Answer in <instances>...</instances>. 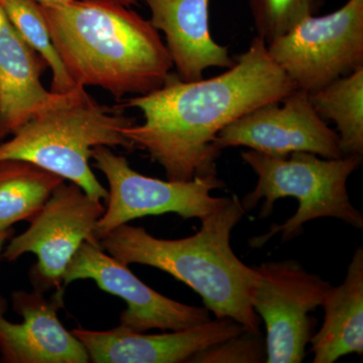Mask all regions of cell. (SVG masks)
I'll list each match as a JSON object with an SVG mask.
<instances>
[{
	"label": "cell",
	"instance_id": "6da1fadb",
	"mask_svg": "<svg viewBox=\"0 0 363 363\" xmlns=\"http://www.w3.org/2000/svg\"><path fill=\"white\" fill-rule=\"evenodd\" d=\"M295 89L269 57L266 42L255 37L235 64L218 76L184 81L169 73L159 89L121 102V106L138 109L143 116L142 124H131L123 133L164 169L169 181L216 176L218 133L247 112L279 101Z\"/></svg>",
	"mask_w": 363,
	"mask_h": 363
},
{
	"label": "cell",
	"instance_id": "7a4b0ae2",
	"mask_svg": "<svg viewBox=\"0 0 363 363\" xmlns=\"http://www.w3.org/2000/svg\"><path fill=\"white\" fill-rule=\"evenodd\" d=\"M55 48L77 86L117 100L159 89L173 62L159 30L116 0L40 4Z\"/></svg>",
	"mask_w": 363,
	"mask_h": 363
},
{
	"label": "cell",
	"instance_id": "3957f363",
	"mask_svg": "<svg viewBox=\"0 0 363 363\" xmlns=\"http://www.w3.org/2000/svg\"><path fill=\"white\" fill-rule=\"evenodd\" d=\"M245 213L238 199L228 198L203 217L200 230L189 238L162 240L143 227L126 223L105 236L99 245L128 266L156 267L183 281L201 296L205 308L217 319H231L247 330L260 332L259 317L250 302L257 269L243 264L230 245L231 233Z\"/></svg>",
	"mask_w": 363,
	"mask_h": 363
},
{
	"label": "cell",
	"instance_id": "277c9868",
	"mask_svg": "<svg viewBox=\"0 0 363 363\" xmlns=\"http://www.w3.org/2000/svg\"><path fill=\"white\" fill-rule=\"evenodd\" d=\"M123 107L95 101L87 92L33 117L9 140L0 143V161L23 160L76 184L95 200H107L108 191L90 167L94 147L135 149L123 130L135 123Z\"/></svg>",
	"mask_w": 363,
	"mask_h": 363
},
{
	"label": "cell",
	"instance_id": "5b68a950",
	"mask_svg": "<svg viewBox=\"0 0 363 363\" xmlns=\"http://www.w3.org/2000/svg\"><path fill=\"white\" fill-rule=\"evenodd\" d=\"M241 159L257 174V183L243 197L245 211L264 199L259 216H269L274 202L283 198L298 200L297 212L281 224H274L266 234L253 238L250 247H262L276 234L286 242L297 238L309 221L336 218L357 229L363 228L362 212L351 204L348 178L362 164V156L350 155L340 159H324L312 152H292L274 157L253 150L241 152Z\"/></svg>",
	"mask_w": 363,
	"mask_h": 363
},
{
	"label": "cell",
	"instance_id": "8992f818",
	"mask_svg": "<svg viewBox=\"0 0 363 363\" xmlns=\"http://www.w3.org/2000/svg\"><path fill=\"white\" fill-rule=\"evenodd\" d=\"M91 159L109 185L106 209L95 227L98 241L117 227L145 216L175 213L201 220L228 199L211 196L212 191L224 187L217 175L186 182L160 180L135 171L125 157L105 145L94 147Z\"/></svg>",
	"mask_w": 363,
	"mask_h": 363
},
{
	"label": "cell",
	"instance_id": "52a82bcc",
	"mask_svg": "<svg viewBox=\"0 0 363 363\" xmlns=\"http://www.w3.org/2000/svg\"><path fill=\"white\" fill-rule=\"evenodd\" d=\"M267 45L297 89L311 93L363 67V0L311 16Z\"/></svg>",
	"mask_w": 363,
	"mask_h": 363
},
{
	"label": "cell",
	"instance_id": "ba28073f",
	"mask_svg": "<svg viewBox=\"0 0 363 363\" xmlns=\"http://www.w3.org/2000/svg\"><path fill=\"white\" fill-rule=\"evenodd\" d=\"M255 269L250 302L266 325V362H304L314 331L309 313L321 307L330 283L295 259L267 262Z\"/></svg>",
	"mask_w": 363,
	"mask_h": 363
},
{
	"label": "cell",
	"instance_id": "9c48e42d",
	"mask_svg": "<svg viewBox=\"0 0 363 363\" xmlns=\"http://www.w3.org/2000/svg\"><path fill=\"white\" fill-rule=\"evenodd\" d=\"M105 208L74 183L59 186L30 227L13 238L4 252L6 262H13L26 253L37 255L30 269L33 290L44 293L64 288L67 267L85 241L99 242L95 227ZM66 289V288H65Z\"/></svg>",
	"mask_w": 363,
	"mask_h": 363
},
{
	"label": "cell",
	"instance_id": "30bf717a",
	"mask_svg": "<svg viewBox=\"0 0 363 363\" xmlns=\"http://www.w3.org/2000/svg\"><path fill=\"white\" fill-rule=\"evenodd\" d=\"M215 147H245L274 157L312 152L324 159L344 157L339 136L318 116L309 93L295 89L279 101L269 102L228 124L218 133Z\"/></svg>",
	"mask_w": 363,
	"mask_h": 363
},
{
	"label": "cell",
	"instance_id": "8fae6325",
	"mask_svg": "<svg viewBox=\"0 0 363 363\" xmlns=\"http://www.w3.org/2000/svg\"><path fill=\"white\" fill-rule=\"evenodd\" d=\"M79 279H92L104 292L123 298L128 308L121 313L119 326L130 331L183 330L210 320L206 308L183 304L152 290L128 264L107 255L99 242L81 245L67 267L64 288Z\"/></svg>",
	"mask_w": 363,
	"mask_h": 363
},
{
	"label": "cell",
	"instance_id": "7c38bea8",
	"mask_svg": "<svg viewBox=\"0 0 363 363\" xmlns=\"http://www.w3.org/2000/svg\"><path fill=\"white\" fill-rule=\"evenodd\" d=\"M65 288L56 290L52 298L40 291L13 293L14 312L21 323L6 319L7 301L0 295V362L4 363H87L83 344L59 320Z\"/></svg>",
	"mask_w": 363,
	"mask_h": 363
},
{
	"label": "cell",
	"instance_id": "4fadbf2b",
	"mask_svg": "<svg viewBox=\"0 0 363 363\" xmlns=\"http://www.w3.org/2000/svg\"><path fill=\"white\" fill-rule=\"evenodd\" d=\"M245 330L233 320L216 318L192 328L162 334L140 333L121 326L106 331L79 327L71 332L84 346L90 362L180 363Z\"/></svg>",
	"mask_w": 363,
	"mask_h": 363
},
{
	"label": "cell",
	"instance_id": "5bb4252c",
	"mask_svg": "<svg viewBox=\"0 0 363 363\" xmlns=\"http://www.w3.org/2000/svg\"><path fill=\"white\" fill-rule=\"evenodd\" d=\"M47 67L0 6V143L33 117L68 104L85 92L84 87L67 94L45 89L40 78Z\"/></svg>",
	"mask_w": 363,
	"mask_h": 363
},
{
	"label": "cell",
	"instance_id": "9a60e30c",
	"mask_svg": "<svg viewBox=\"0 0 363 363\" xmlns=\"http://www.w3.org/2000/svg\"><path fill=\"white\" fill-rule=\"evenodd\" d=\"M150 23L164 33L173 65L184 81L203 78L208 69L231 68L228 48L217 44L209 28L210 0H143Z\"/></svg>",
	"mask_w": 363,
	"mask_h": 363
},
{
	"label": "cell",
	"instance_id": "2e32d148",
	"mask_svg": "<svg viewBox=\"0 0 363 363\" xmlns=\"http://www.w3.org/2000/svg\"><path fill=\"white\" fill-rule=\"evenodd\" d=\"M321 307L324 321L310 343L313 363H333L363 353V248L358 247L343 283L332 286Z\"/></svg>",
	"mask_w": 363,
	"mask_h": 363
},
{
	"label": "cell",
	"instance_id": "e0dca14e",
	"mask_svg": "<svg viewBox=\"0 0 363 363\" xmlns=\"http://www.w3.org/2000/svg\"><path fill=\"white\" fill-rule=\"evenodd\" d=\"M65 179L23 160L0 161V230L32 220Z\"/></svg>",
	"mask_w": 363,
	"mask_h": 363
},
{
	"label": "cell",
	"instance_id": "ac0fdd59",
	"mask_svg": "<svg viewBox=\"0 0 363 363\" xmlns=\"http://www.w3.org/2000/svg\"><path fill=\"white\" fill-rule=\"evenodd\" d=\"M322 119L333 121L344 156L363 155V67L309 93Z\"/></svg>",
	"mask_w": 363,
	"mask_h": 363
},
{
	"label": "cell",
	"instance_id": "d6986e66",
	"mask_svg": "<svg viewBox=\"0 0 363 363\" xmlns=\"http://www.w3.org/2000/svg\"><path fill=\"white\" fill-rule=\"evenodd\" d=\"M0 6L16 32L51 69L52 92L67 94L81 87L72 80L60 58L40 4L35 0H0Z\"/></svg>",
	"mask_w": 363,
	"mask_h": 363
},
{
	"label": "cell",
	"instance_id": "ffe728a7",
	"mask_svg": "<svg viewBox=\"0 0 363 363\" xmlns=\"http://www.w3.org/2000/svg\"><path fill=\"white\" fill-rule=\"evenodd\" d=\"M248 4L257 37L269 45L315 16L324 0H248Z\"/></svg>",
	"mask_w": 363,
	"mask_h": 363
},
{
	"label": "cell",
	"instance_id": "44dd1931",
	"mask_svg": "<svg viewBox=\"0 0 363 363\" xmlns=\"http://www.w3.org/2000/svg\"><path fill=\"white\" fill-rule=\"evenodd\" d=\"M266 340L260 332L245 330L218 344L200 351L189 362L259 363L266 362Z\"/></svg>",
	"mask_w": 363,
	"mask_h": 363
},
{
	"label": "cell",
	"instance_id": "7402d4cb",
	"mask_svg": "<svg viewBox=\"0 0 363 363\" xmlns=\"http://www.w3.org/2000/svg\"><path fill=\"white\" fill-rule=\"evenodd\" d=\"M35 1L40 4H65V2L72 1V0H35ZM116 1L123 4V6L131 7L133 6H138V0H116Z\"/></svg>",
	"mask_w": 363,
	"mask_h": 363
},
{
	"label": "cell",
	"instance_id": "603a6c76",
	"mask_svg": "<svg viewBox=\"0 0 363 363\" xmlns=\"http://www.w3.org/2000/svg\"><path fill=\"white\" fill-rule=\"evenodd\" d=\"M13 228L9 229V230H0V255H1L4 243H6V241L13 236Z\"/></svg>",
	"mask_w": 363,
	"mask_h": 363
}]
</instances>
